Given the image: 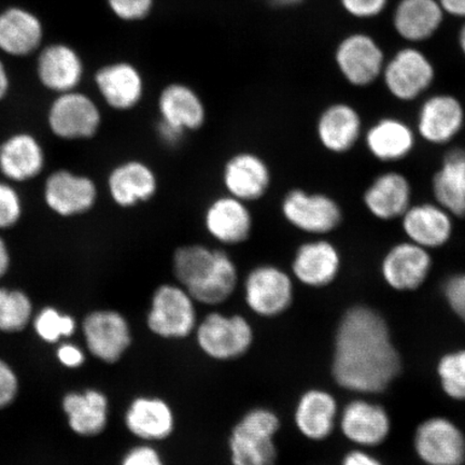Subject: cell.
Here are the masks:
<instances>
[{"mask_svg":"<svg viewBox=\"0 0 465 465\" xmlns=\"http://www.w3.org/2000/svg\"><path fill=\"white\" fill-rule=\"evenodd\" d=\"M399 371V354L382 318L362 306L349 310L335 336V381L347 391L377 393L385 391Z\"/></svg>","mask_w":465,"mask_h":465,"instance_id":"cell-1","label":"cell"},{"mask_svg":"<svg viewBox=\"0 0 465 465\" xmlns=\"http://www.w3.org/2000/svg\"><path fill=\"white\" fill-rule=\"evenodd\" d=\"M172 271L174 282L203 306L226 303L241 282L240 271L230 252L206 243H183L174 249Z\"/></svg>","mask_w":465,"mask_h":465,"instance_id":"cell-2","label":"cell"},{"mask_svg":"<svg viewBox=\"0 0 465 465\" xmlns=\"http://www.w3.org/2000/svg\"><path fill=\"white\" fill-rule=\"evenodd\" d=\"M282 420L276 411L267 407H254L245 412L229 436L232 465H276V435Z\"/></svg>","mask_w":465,"mask_h":465,"instance_id":"cell-3","label":"cell"},{"mask_svg":"<svg viewBox=\"0 0 465 465\" xmlns=\"http://www.w3.org/2000/svg\"><path fill=\"white\" fill-rule=\"evenodd\" d=\"M193 335L201 352L219 362L245 356L254 341L252 324L241 313L211 312L199 320Z\"/></svg>","mask_w":465,"mask_h":465,"instance_id":"cell-4","label":"cell"},{"mask_svg":"<svg viewBox=\"0 0 465 465\" xmlns=\"http://www.w3.org/2000/svg\"><path fill=\"white\" fill-rule=\"evenodd\" d=\"M196 306L193 296L176 282L162 283L151 296L147 327L162 340L188 339L199 323Z\"/></svg>","mask_w":465,"mask_h":465,"instance_id":"cell-5","label":"cell"},{"mask_svg":"<svg viewBox=\"0 0 465 465\" xmlns=\"http://www.w3.org/2000/svg\"><path fill=\"white\" fill-rule=\"evenodd\" d=\"M295 283L291 272L282 266L261 263L253 266L242 279L243 301L253 315L276 318L292 306Z\"/></svg>","mask_w":465,"mask_h":465,"instance_id":"cell-6","label":"cell"},{"mask_svg":"<svg viewBox=\"0 0 465 465\" xmlns=\"http://www.w3.org/2000/svg\"><path fill=\"white\" fill-rule=\"evenodd\" d=\"M279 209L291 228L312 237L331 234L339 229L344 216L332 196L303 188L287 191Z\"/></svg>","mask_w":465,"mask_h":465,"instance_id":"cell-7","label":"cell"},{"mask_svg":"<svg viewBox=\"0 0 465 465\" xmlns=\"http://www.w3.org/2000/svg\"><path fill=\"white\" fill-rule=\"evenodd\" d=\"M203 226L220 247H237L252 238L254 217L250 203L223 193L213 197L203 209Z\"/></svg>","mask_w":465,"mask_h":465,"instance_id":"cell-8","label":"cell"},{"mask_svg":"<svg viewBox=\"0 0 465 465\" xmlns=\"http://www.w3.org/2000/svg\"><path fill=\"white\" fill-rule=\"evenodd\" d=\"M381 78L387 90L397 100H416L432 85L433 63L416 46L409 45L395 52L385 64Z\"/></svg>","mask_w":465,"mask_h":465,"instance_id":"cell-9","label":"cell"},{"mask_svg":"<svg viewBox=\"0 0 465 465\" xmlns=\"http://www.w3.org/2000/svg\"><path fill=\"white\" fill-rule=\"evenodd\" d=\"M221 183L226 194L252 205L270 193L272 168L269 162L254 151H237L223 163Z\"/></svg>","mask_w":465,"mask_h":465,"instance_id":"cell-10","label":"cell"},{"mask_svg":"<svg viewBox=\"0 0 465 465\" xmlns=\"http://www.w3.org/2000/svg\"><path fill=\"white\" fill-rule=\"evenodd\" d=\"M100 108L90 96L72 91L58 94L48 112L52 133L65 141H79L95 136L102 125Z\"/></svg>","mask_w":465,"mask_h":465,"instance_id":"cell-11","label":"cell"},{"mask_svg":"<svg viewBox=\"0 0 465 465\" xmlns=\"http://www.w3.org/2000/svg\"><path fill=\"white\" fill-rule=\"evenodd\" d=\"M335 62L348 84L364 87L381 78L387 60L381 45L373 36L353 33L337 45Z\"/></svg>","mask_w":465,"mask_h":465,"instance_id":"cell-12","label":"cell"},{"mask_svg":"<svg viewBox=\"0 0 465 465\" xmlns=\"http://www.w3.org/2000/svg\"><path fill=\"white\" fill-rule=\"evenodd\" d=\"M341 267L340 249L324 237H312L295 248L290 272L295 282L304 287H328L339 276Z\"/></svg>","mask_w":465,"mask_h":465,"instance_id":"cell-13","label":"cell"},{"mask_svg":"<svg viewBox=\"0 0 465 465\" xmlns=\"http://www.w3.org/2000/svg\"><path fill=\"white\" fill-rule=\"evenodd\" d=\"M83 332L92 356L103 362H118L132 345L130 323L119 312L106 310L89 313L84 320Z\"/></svg>","mask_w":465,"mask_h":465,"instance_id":"cell-14","label":"cell"},{"mask_svg":"<svg viewBox=\"0 0 465 465\" xmlns=\"http://www.w3.org/2000/svg\"><path fill=\"white\" fill-rule=\"evenodd\" d=\"M44 197L46 206L58 216L74 217L95 206L98 189L84 174L58 170L46 178Z\"/></svg>","mask_w":465,"mask_h":465,"instance_id":"cell-15","label":"cell"},{"mask_svg":"<svg viewBox=\"0 0 465 465\" xmlns=\"http://www.w3.org/2000/svg\"><path fill=\"white\" fill-rule=\"evenodd\" d=\"M107 187L116 206L131 209L154 199L160 189V179L147 162L127 160L109 173Z\"/></svg>","mask_w":465,"mask_h":465,"instance_id":"cell-16","label":"cell"},{"mask_svg":"<svg viewBox=\"0 0 465 465\" xmlns=\"http://www.w3.org/2000/svg\"><path fill=\"white\" fill-rule=\"evenodd\" d=\"M124 423L135 438L153 444L171 438L176 429V415L166 400L142 395L127 407Z\"/></svg>","mask_w":465,"mask_h":465,"instance_id":"cell-17","label":"cell"},{"mask_svg":"<svg viewBox=\"0 0 465 465\" xmlns=\"http://www.w3.org/2000/svg\"><path fill=\"white\" fill-rule=\"evenodd\" d=\"M415 446L418 455L429 465H461L464 461L463 435L443 418L422 423L417 430Z\"/></svg>","mask_w":465,"mask_h":465,"instance_id":"cell-18","label":"cell"},{"mask_svg":"<svg viewBox=\"0 0 465 465\" xmlns=\"http://www.w3.org/2000/svg\"><path fill=\"white\" fill-rule=\"evenodd\" d=\"M95 84L104 103L116 112H130L143 101V75L131 63L116 62L101 67L95 74Z\"/></svg>","mask_w":465,"mask_h":465,"instance_id":"cell-19","label":"cell"},{"mask_svg":"<svg viewBox=\"0 0 465 465\" xmlns=\"http://www.w3.org/2000/svg\"><path fill=\"white\" fill-rule=\"evenodd\" d=\"M361 116L356 108L347 103L329 104L316 121L319 143L333 154H344L351 151L361 136Z\"/></svg>","mask_w":465,"mask_h":465,"instance_id":"cell-20","label":"cell"},{"mask_svg":"<svg viewBox=\"0 0 465 465\" xmlns=\"http://www.w3.org/2000/svg\"><path fill=\"white\" fill-rule=\"evenodd\" d=\"M158 113L159 120L185 134L201 131L208 120L206 104L199 93L180 83L168 84L161 91Z\"/></svg>","mask_w":465,"mask_h":465,"instance_id":"cell-21","label":"cell"},{"mask_svg":"<svg viewBox=\"0 0 465 465\" xmlns=\"http://www.w3.org/2000/svg\"><path fill=\"white\" fill-rule=\"evenodd\" d=\"M464 120V109L457 97L436 94L422 104L418 114V132L430 143L444 144L460 133Z\"/></svg>","mask_w":465,"mask_h":465,"instance_id":"cell-22","label":"cell"},{"mask_svg":"<svg viewBox=\"0 0 465 465\" xmlns=\"http://www.w3.org/2000/svg\"><path fill=\"white\" fill-rule=\"evenodd\" d=\"M84 62L77 51L65 44L45 46L37 58V75L45 89L62 94L77 89L84 77Z\"/></svg>","mask_w":465,"mask_h":465,"instance_id":"cell-23","label":"cell"},{"mask_svg":"<svg viewBox=\"0 0 465 465\" xmlns=\"http://www.w3.org/2000/svg\"><path fill=\"white\" fill-rule=\"evenodd\" d=\"M432 259L428 249L411 242L395 245L381 264L382 276L395 290H415L420 287L431 270Z\"/></svg>","mask_w":465,"mask_h":465,"instance_id":"cell-24","label":"cell"},{"mask_svg":"<svg viewBox=\"0 0 465 465\" xmlns=\"http://www.w3.org/2000/svg\"><path fill=\"white\" fill-rule=\"evenodd\" d=\"M445 15L439 0H400L393 10L392 26L406 43L420 44L435 36Z\"/></svg>","mask_w":465,"mask_h":465,"instance_id":"cell-25","label":"cell"},{"mask_svg":"<svg viewBox=\"0 0 465 465\" xmlns=\"http://www.w3.org/2000/svg\"><path fill=\"white\" fill-rule=\"evenodd\" d=\"M45 36L43 22L22 7H9L0 13V51L15 57L35 54Z\"/></svg>","mask_w":465,"mask_h":465,"instance_id":"cell-26","label":"cell"},{"mask_svg":"<svg viewBox=\"0 0 465 465\" xmlns=\"http://www.w3.org/2000/svg\"><path fill=\"white\" fill-rule=\"evenodd\" d=\"M339 406L332 394L322 389H310L300 395L294 407L296 430L310 440L328 439L335 428Z\"/></svg>","mask_w":465,"mask_h":465,"instance_id":"cell-27","label":"cell"},{"mask_svg":"<svg viewBox=\"0 0 465 465\" xmlns=\"http://www.w3.org/2000/svg\"><path fill=\"white\" fill-rule=\"evenodd\" d=\"M42 143L28 133H16L0 144V173L14 183H26L44 171Z\"/></svg>","mask_w":465,"mask_h":465,"instance_id":"cell-28","label":"cell"},{"mask_svg":"<svg viewBox=\"0 0 465 465\" xmlns=\"http://www.w3.org/2000/svg\"><path fill=\"white\" fill-rule=\"evenodd\" d=\"M402 228L410 242L428 250L440 248L452 235L451 214L439 203H420L407 209Z\"/></svg>","mask_w":465,"mask_h":465,"instance_id":"cell-29","label":"cell"},{"mask_svg":"<svg viewBox=\"0 0 465 465\" xmlns=\"http://www.w3.org/2000/svg\"><path fill=\"white\" fill-rule=\"evenodd\" d=\"M340 426L342 434L353 443L375 446L387 438L391 421L381 406L357 400L342 411Z\"/></svg>","mask_w":465,"mask_h":465,"instance_id":"cell-30","label":"cell"},{"mask_svg":"<svg viewBox=\"0 0 465 465\" xmlns=\"http://www.w3.org/2000/svg\"><path fill=\"white\" fill-rule=\"evenodd\" d=\"M411 188L404 174L388 172L366 189L363 202L368 211L381 220L402 217L411 207Z\"/></svg>","mask_w":465,"mask_h":465,"instance_id":"cell-31","label":"cell"},{"mask_svg":"<svg viewBox=\"0 0 465 465\" xmlns=\"http://www.w3.org/2000/svg\"><path fill=\"white\" fill-rule=\"evenodd\" d=\"M62 407L69 427L75 434L95 436L107 427L109 403L106 395L98 391L71 392L63 399Z\"/></svg>","mask_w":465,"mask_h":465,"instance_id":"cell-32","label":"cell"},{"mask_svg":"<svg viewBox=\"0 0 465 465\" xmlns=\"http://www.w3.org/2000/svg\"><path fill=\"white\" fill-rule=\"evenodd\" d=\"M436 203L451 216L465 217V151L452 149L432 182Z\"/></svg>","mask_w":465,"mask_h":465,"instance_id":"cell-33","label":"cell"},{"mask_svg":"<svg viewBox=\"0 0 465 465\" xmlns=\"http://www.w3.org/2000/svg\"><path fill=\"white\" fill-rule=\"evenodd\" d=\"M365 143L371 155L382 162L406 158L415 147V135L405 122L385 118L370 127Z\"/></svg>","mask_w":465,"mask_h":465,"instance_id":"cell-34","label":"cell"},{"mask_svg":"<svg viewBox=\"0 0 465 465\" xmlns=\"http://www.w3.org/2000/svg\"><path fill=\"white\" fill-rule=\"evenodd\" d=\"M33 304L20 290L0 288V332H20L31 322Z\"/></svg>","mask_w":465,"mask_h":465,"instance_id":"cell-35","label":"cell"},{"mask_svg":"<svg viewBox=\"0 0 465 465\" xmlns=\"http://www.w3.org/2000/svg\"><path fill=\"white\" fill-rule=\"evenodd\" d=\"M34 328L40 339L54 344L74 334L75 322L72 316L58 312L56 308L45 307L35 318Z\"/></svg>","mask_w":465,"mask_h":465,"instance_id":"cell-36","label":"cell"},{"mask_svg":"<svg viewBox=\"0 0 465 465\" xmlns=\"http://www.w3.org/2000/svg\"><path fill=\"white\" fill-rule=\"evenodd\" d=\"M441 386L450 397L465 400V351L449 354L440 360Z\"/></svg>","mask_w":465,"mask_h":465,"instance_id":"cell-37","label":"cell"},{"mask_svg":"<svg viewBox=\"0 0 465 465\" xmlns=\"http://www.w3.org/2000/svg\"><path fill=\"white\" fill-rule=\"evenodd\" d=\"M23 203L19 192L8 183L0 182V231L19 223Z\"/></svg>","mask_w":465,"mask_h":465,"instance_id":"cell-38","label":"cell"},{"mask_svg":"<svg viewBox=\"0 0 465 465\" xmlns=\"http://www.w3.org/2000/svg\"><path fill=\"white\" fill-rule=\"evenodd\" d=\"M107 2L114 15L127 22L144 19L153 5V0H107Z\"/></svg>","mask_w":465,"mask_h":465,"instance_id":"cell-39","label":"cell"},{"mask_svg":"<svg viewBox=\"0 0 465 465\" xmlns=\"http://www.w3.org/2000/svg\"><path fill=\"white\" fill-rule=\"evenodd\" d=\"M341 4L349 15L360 20H371L383 14L389 0H341Z\"/></svg>","mask_w":465,"mask_h":465,"instance_id":"cell-40","label":"cell"},{"mask_svg":"<svg viewBox=\"0 0 465 465\" xmlns=\"http://www.w3.org/2000/svg\"><path fill=\"white\" fill-rule=\"evenodd\" d=\"M121 465H166L160 451L153 444L143 443L133 447L122 459Z\"/></svg>","mask_w":465,"mask_h":465,"instance_id":"cell-41","label":"cell"},{"mask_svg":"<svg viewBox=\"0 0 465 465\" xmlns=\"http://www.w3.org/2000/svg\"><path fill=\"white\" fill-rule=\"evenodd\" d=\"M19 392V380L11 366L0 359V410L13 404Z\"/></svg>","mask_w":465,"mask_h":465,"instance_id":"cell-42","label":"cell"},{"mask_svg":"<svg viewBox=\"0 0 465 465\" xmlns=\"http://www.w3.org/2000/svg\"><path fill=\"white\" fill-rule=\"evenodd\" d=\"M445 294L452 310L465 322V274L451 277L445 284Z\"/></svg>","mask_w":465,"mask_h":465,"instance_id":"cell-43","label":"cell"},{"mask_svg":"<svg viewBox=\"0 0 465 465\" xmlns=\"http://www.w3.org/2000/svg\"><path fill=\"white\" fill-rule=\"evenodd\" d=\"M155 131L156 135L159 137V141L167 148L179 147V145L183 143L185 136L188 135V134L177 129V127L168 124L166 122L161 120L156 124Z\"/></svg>","mask_w":465,"mask_h":465,"instance_id":"cell-44","label":"cell"},{"mask_svg":"<svg viewBox=\"0 0 465 465\" xmlns=\"http://www.w3.org/2000/svg\"><path fill=\"white\" fill-rule=\"evenodd\" d=\"M56 357L64 366L69 369H77L84 363V353L78 346L63 344L57 348Z\"/></svg>","mask_w":465,"mask_h":465,"instance_id":"cell-45","label":"cell"},{"mask_svg":"<svg viewBox=\"0 0 465 465\" xmlns=\"http://www.w3.org/2000/svg\"><path fill=\"white\" fill-rule=\"evenodd\" d=\"M341 465H382L375 458L363 451L354 450L349 452L342 460Z\"/></svg>","mask_w":465,"mask_h":465,"instance_id":"cell-46","label":"cell"},{"mask_svg":"<svg viewBox=\"0 0 465 465\" xmlns=\"http://www.w3.org/2000/svg\"><path fill=\"white\" fill-rule=\"evenodd\" d=\"M445 15L465 20V0H439Z\"/></svg>","mask_w":465,"mask_h":465,"instance_id":"cell-47","label":"cell"},{"mask_svg":"<svg viewBox=\"0 0 465 465\" xmlns=\"http://www.w3.org/2000/svg\"><path fill=\"white\" fill-rule=\"evenodd\" d=\"M10 252L7 242L0 236V279H2L10 269Z\"/></svg>","mask_w":465,"mask_h":465,"instance_id":"cell-48","label":"cell"},{"mask_svg":"<svg viewBox=\"0 0 465 465\" xmlns=\"http://www.w3.org/2000/svg\"><path fill=\"white\" fill-rule=\"evenodd\" d=\"M10 90V77L5 64L0 61V102L8 95Z\"/></svg>","mask_w":465,"mask_h":465,"instance_id":"cell-49","label":"cell"},{"mask_svg":"<svg viewBox=\"0 0 465 465\" xmlns=\"http://www.w3.org/2000/svg\"><path fill=\"white\" fill-rule=\"evenodd\" d=\"M272 5H277V7H290V5H298L303 0H267Z\"/></svg>","mask_w":465,"mask_h":465,"instance_id":"cell-50","label":"cell"},{"mask_svg":"<svg viewBox=\"0 0 465 465\" xmlns=\"http://www.w3.org/2000/svg\"><path fill=\"white\" fill-rule=\"evenodd\" d=\"M458 44H459V48H460L463 55L465 56V22L463 23V25L461 26V28L459 29Z\"/></svg>","mask_w":465,"mask_h":465,"instance_id":"cell-51","label":"cell"}]
</instances>
